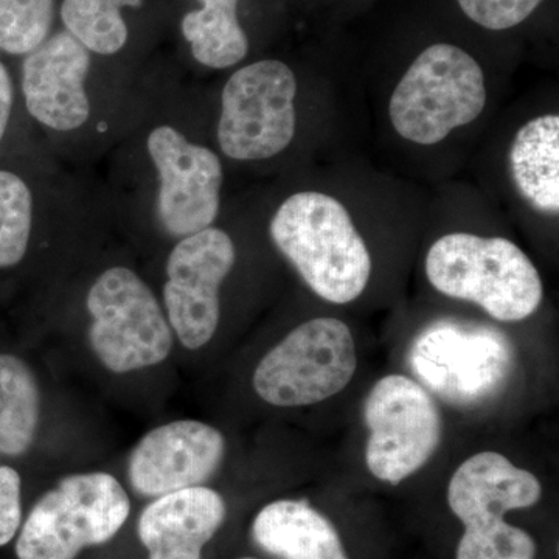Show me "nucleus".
I'll list each match as a JSON object with an SVG mask.
<instances>
[{
	"label": "nucleus",
	"instance_id": "nucleus-1",
	"mask_svg": "<svg viewBox=\"0 0 559 559\" xmlns=\"http://www.w3.org/2000/svg\"><path fill=\"white\" fill-rule=\"evenodd\" d=\"M271 237L308 286L331 304L358 299L371 274L366 241L347 209L329 194L301 191L280 205Z\"/></svg>",
	"mask_w": 559,
	"mask_h": 559
},
{
	"label": "nucleus",
	"instance_id": "nucleus-2",
	"mask_svg": "<svg viewBox=\"0 0 559 559\" xmlns=\"http://www.w3.org/2000/svg\"><path fill=\"white\" fill-rule=\"evenodd\" d=\"M540 496L538 477L506 455L485 451L466 459L448 487L450 509L465 527L455 559H535V539L503 516L536 506Z\"/></svg>",
	"mask_w": 559,
	"mask_h": 559
},
{
	"label": "nucleus",
	"instance_id": "nucleus-3",
	"mask_svg": "<svg viewBox=\"0 0 559 559\" xmlns=\"http://www.w3.org/2000/svg\"><path fill=\"white\" fill-rule=\"evenodd\" d=\"M426 275L439 293L473 301L499 322L530 318L544 297L535 264L506 238L444 235L429 249Z\"/></svg>",
	"mask_w": 559,
	"mask_h": 559
},
{
	"label": "nucleus",
	"instance_id": "nucleus-4",
	"mask_svg": "<svg viewBox=\"0 0 559 559\" xmlns=\"http://www.w3.org/2000/svg\"><path fill=\"white\" fill-rule=\"evenodd\" d=\"M487 105L479 62L460 47L436 44L404 73L390 98L396 132L419 145H436L451 131L473 123Z\"/></svg>",
	"mask_w": 559,
	"mask_h": 559
},
{
	"label": "nucleus",
	"instance_id": "nucleus-5",
	"mask_svg": "<svg viewBox=\"0 0 559 559\" xmlns=\"http://www.w3.org/2000/svg\"><path fill=\"white\" fill-rule=\"evenodd\" d=\"M130 511L127 491L110 474L66 477L33 507L17 538V558L75 559L112 539Z\"/></svg>",
	"mask_w": 559,
	"mask_h": 559
},
{
	"label": "nucleus",
	"instance_id": "nucleus-6",
	"mask_svg": "<svg viewBox=\"0 0 559 559\" xmlns=\"http://www.w3.org/2000/svg\"><path fill=\"white\" fill-rule=\"evenodd\" d=\"M358 367L347 323L319 318L301 323L260 360L253 389L277 407L322 403L342 392Z\"/></svg>",
	"mask_w": 559,
	"mask_h": 559
},
{
	"label": "nucleus",
	"instance_id": "nucleus-7",
	"mask_svg": "<svg viewBox=\"0 0 559 559\" xmlns=\"http://www.w3.org/2000/svg\"><path fill=\"white\" fill-rule=\"evenodd\" d=\"M91 347L114 373L142 370L168 358L173 331L148 285L128 267H110L87 294Z\"/></svg>",
	"mask_w": 559,
	"mask_h": 559
},
{
	"label": "nucleus",
	"instance_id": "nucleus-8",
	"mask_svg": "<svg viewBox=\"0 0 559 559\" xmlns=\"http://www.w3.org/2000/svg\"><path fill=\"white\" fill-rule=\"evenodd\" d=\"M297 81L285 62L264 60L235 72L223 91L218 142L235 160H263L296 134Z\"/></svg>",
	"mask_w": 559,
	"mask_h": 559
},
{
	"label": "nucleus",
	"instance_id": "nucleus-9",
	"mask_svg": "<svg viewBox=\"0 0 559 559\" xmlns=\"http://www.w3.org/2000/svg\"><path fill=\"white\" fill-rule=\"evenodd\" d=\"M370 430L366 463L378 480L399 485L436 454L443 421L436 401L404 374H389L373 385L364 406Z\"/></svg>",
	"mask_w": 559,
	"mask_h": 559
},
{
	"label": "nucleus",
	"instance_id": "nucleus-10",
	"mask_svg": "<svg viewBox=\"0 0 559 559\" xmlns=\"http://www.w3.org/2000/svg\"><path fill=\"white\" fill-rule=\"evenodd\" d=\"M235 259L234 241L215 227L182 238L173 249L164 301L168 323L183 347H204L218 329L219 289Z\"/></svg>",
	"mask_w": 559,
	"mask_h": 559
},
{
	"label": "nucleus",
	"instance_id": "nucleus-11",
	"mask_svg": "<svg viewBox=\"0 0 559 559\" xmlns=\"http://www.w3.org/2000/svg\"><path fill=\"white\" fill-rule=\"evenodd\" d=\"M148 153L159 173L157 213L164 229L173 237L186 238L212 226L223 186L218 156L171 127L151 132Z\"/></svg>",
	"mask_w": 559,
	"mask_h": 559
},
{
	"label": "nucleus",
	"instance_id": "nucleus-12",
	"mask_svg": "<svg viewBox=\"0 0 559 559\" xmlns=\"http://www.w3.org/2000/svg\"><path fill=\"white\" fill-rule=\"evenodd\" d=\"M224 452L223 433L205 423L180 419L159 426L131 452V487L146 498L201 487L219 468Z\"/></svg>",
	"mask_w": 559,
	"mask_h": 559
},
{
	"label": "nucleus",
	"instance_id": "nucleus-13",
	"mask_svg": "<svg viewBox=\"0 0 559 559\" xmlns=\"http://www.w3.org/2000/svg\"><path fill=\"white\" fill-rule=\"evenodd\" d=\"M90 50L69 32L57 33L25 57L22 92L33 119L57 131H72L90 119L84 81Z\"/></svg>",
	"mask_w": 559,
	"mask_h": 559
},
{
	"label": "nucleus",
	"instance_id": "nucleus-14",
	"mask_svg": "<svg viewBox=\"0 0 559 559\" xmlns=\"http://www.w3.org/2000/svg\"><path fill=\"white\" fill-rule=\"evenodd\" d=\"M226 513V502L215 489H180L159 496L143 510L139 539L150 559H201Z\"/></svg>",
	"mask_w": 559,
	"mask_h": 559
},
{
	"label": "nucleus",
	"instance_id": "nucleus-15",
	"mask_svg": "<svg viewBox=\"0 0 559 559\" xmlns=\"http://www.w3.org/2000/svg\"><path fill=\"white\" fill-rule=\"evenodd\" d=\"M252 535L280 559H348L340 533L305 500H275L257 514Z\"/></svg>",
	"mask_w": 559,
	"mask_h": 559
},
{
	"label": "nucleus",
	"instance_id": "nucleus-16",
	"mask_svg": "<svg viewBox=\"0 0 559 559\" xmlns=\"http://www.w3.org/2000/svg\"><path fill=\"white\" fill-rule=\"evenodd\" d=\"M516 189L536 210L559 213V117H536L518 131L510 151Z\"/></svg>",
	"mask_w": 559,
	"mask_h": 559
},
{
	"label": "nucleus",
	"instance_id": "nucleus-17",
	"mask_svg": "<svg viewBox=\"0 0 559 559\" xmlns=\"http://www.w3.org/2000/svg\"><path fill=\"white\" fill-rule=\"evenodd\" d=\"M40 396L31 367L0 355V454L20 457L31 450L38 429Z\"/></svg>",
	"mask_w": 559,
	"mask_h": 559
},
{
	"label": "nucleus",
	"instance_id": "nucleus-18",
	"mask_svg": "<svg viewBox=\"0 0 559 559\" xmlns=\"http://www.w3.org/2000/svg\"><path fill=\"white\" fill-rule=\"evenodd\" d=\"M202 9L183 16L182 33L194 60L227 69L248 55L249 40L237 16L238 0H201Z\"/></svg>",
	"mask_w": 559,
	"mask_h": 559
},
{
	"label": "nucleus",
	"instance_id": "nucleus-19",
	"mask_svg": "<svg viewBox=\"0 0 559 559\" xmlns=\"http://www.w3.org/2000/svg\"><path fill=\"white\" fill-rule=\"evenodd\" d=\"M142 3L143 0H64L61 20L70 35L87 50L114 55L123 49L128 40L121 9H138Z\"/></svg>",
	"mask_w": 559,
	"mask_h": 559
},
{
	"label": "nucleus",
	"instance_id": "nucleus-20",
	"mask_svg": "<svg viewBox=\"0 0 559 559\" xmlns=\"http://www.w3.org/2000/svg\"><path fill=\"white\" fill-rule=\"evenodd\" d=\"M33 200L27 183L0 170V270L16 266L27 252L32 234Z\"/></svg>",
	"mask_w": 559,
	"mask_h": 559
},
{
	"label": "nucleus",
	"instance_id": "nucleus-21",
	"mask_svg": "<svg viewBox=\"0 0 559 559\" xmlns=\"http://www.w3.org/2000/svg\"><path fill=\"white\" fill-rule=\"evenodd\" d=\"M55 0H0V50L27 55L49 35Z\"/></svg>",
	"mask_w": 559,
	"mask_h": 559
},
{
	"label": "nucleus",
	"instance_id": "nucleus-22",
	"mask_svg": "<svg viewBox=\"0 0 559 559\" xmlns=\"http://www.w3.org/2000/svg\"><path fill=\"white\" fill-rule=\"evenodd\" d=\"M544 0H459L471 21L488 31H507L527 20Z\"/></svg>",
	"mask_w": 559,
	"mask_h": 559
},
{
	"label": "nucleus",
	"instance_id": "nucleus-23",
	"mask_svg": "<svg viewBox=\"0 0 559 559\" xmlns=\"http://www.w3.org/2000/svg\"><path fill=\"white\" fill-rule=\"evenodd\" d=\"M21 476L11 466H0V547L16 536L22 522Z\"/></svg>",
	"mask_w": 559,
	"mask_h": 559
},
{
	"label": "nucleus",
	"instance_id": "nucleus-24",
	"mask_svg": "<svg viewBox=\"0 0 559 559\" xmlns=\"http://www.w3.org/2000/svg\"><path fill=\"white\" fill-rule=\"evenodd\" d=\"M13 109V83L9 70L0 62V140L5 135Z\"/></svg>",
	"mask_w": 559,
	"mask_h": 559
},
{
	"label": "nucleus",
	"instance_id": "nucleus-25",
	"mask_svg": "<svg viewBox=\"0 0 559 559\" xmlns=\"http://www.w3.org/2000/svg\"><path fill=\"white\" fill-rule=\"evenodd\" d=\"M241 559H253V558H241Z\"/></svg>",
	"mask_w": 559,
	"mask_h": 559
}]
</instances>
